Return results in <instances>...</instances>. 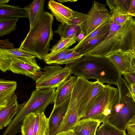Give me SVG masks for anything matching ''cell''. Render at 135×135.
I'll list each match as a JSON object with an SVG mask.
<instances>
[{
    "instance_id": "44dd1931",
    "label": "cell",
    "mask_w": 135,
    "mask_h": 135,
    "mask_svg": "<svg viewBox=\"0 0 135 135\" xmlns=\"http://www.w3.org/2000/svg\"><path fill=\"white\" fill-rule=\"evenodd\" d=\"M21 18H28V15L23 8L7 4H0V19Z\"/></svg>"
},
{
    "instance_id": "603a6c76",
    "label": "cell",
    "mask_w": 135,
    "mask_h": 135,
    "mask_svg": "<svg viewBox=\"0 0 135 135\" xmlns=\"http://www.w3.org/2000/svg\"><path fill=\"white\" fill-rule=\"evenodd\" d=\"M131 0H107L111 13L128 14Z\"/></svg>"
},
{
    "instance_id": "52a82bcc",
    "label": "cell",
    "mask_w": 135,
    "mask_h": 135,
    "mask_svg": "<svg viewBox=\"0 0 135 135\" xmlns=\"http://www.w3.org/2000/svg\"><path fill=\"white\" fill-rule=\"evenodd\" d=\"M118 89L109 84L105 85L94 104L89 111L78 121L91 119L104 123L119 99Z\"/></svg>"
},
{
    "instance_id": "7402d4cb",
    "label": "cell",
    "mask_w": 135,
    "mask_h": 135,
    "mask_svg": "<svg viewBox=\"0 0 135 135\" xmlns=\"http://www.w3.org/2000/svg\"><path fill=\"white\" fill-rule=\"evenodd\" d=\"M81 27L78 25L68 24L59 25L57 29L54 32L59 34L61 38H76L81 31Z\"/></svg>"
},
{
    "instance_id": "d4e9b609",
    "label": "cell",
    "mask_w": 135,
    "mask_h": 135,
    "mask_svg": "<svg viewBox=\"0 0 135 135\" xmlns=\"http://www.w3.org/2000/svg\"><path fill=\"white\" fill-rule=\"evenodd\" d=\"M19 18L0 19V37L9 35L16 29L17 22Z\"/></svg>"
},
{
    "instance_id": "f1b7e54d",
    "label": "cell",
    "mask_w": 135,
    "mask_h": 135,
    "mask_svg": "<svg viewBox=\"0 0 135 135\" xmlns=\"http://www.w3.org/2000/svg\"><path fill=\"white\" fill-rule=\"evenodd\" d=\"M0 51L11 55L15 57L28 58L37 57V56L35 54L29 51L20 49L19 48L6 49H0Z\"/></svg>"
},
{
    "instance_id": "cb8c5ba5",
    "label": "cell",
    "mask_w": 135,
    "mask_h": 135,
    "mask_svg": "<svg viewBox=\"0 0 135 135\" xmlns=\"http://www.w3.org/2000/svg\"><path fill=\"white\" fill-rule=\"evenodd\" d=\"M48 118L44 113L36 114L33 135H44L47 133Z\"/></svg>"
},
{
    "instance_id": "60d3db41",
    "label": "cell",
    "mask_w": 135,
    "mask_h": 135,
    "mask_svg": "<svg viewBox=\"0 0 135 135\" xmlns=\"http://www.w3.org/2000/svg\"><path fill=\"white\" fill-rule=\"evenodd\" d=\"M127 84L135 100V83H133Z\"/></svg>"
},
{
    "instance_id": "8fae6325",
    "label": "cell",
    "mask_w": 135,
    "mask_h": 135,
    "mask_svg": "<svg viewBox=\"0 0 135 135\" xmlns=\"http://www.w3.org/2000/svg\"><path fill=\"white\" fill-rule=\"evenodd\" d=\"M71 97L59 105L54 106L48 118L47 133L49 135H55L57 133L67 110Z\"/></svg>"
},
{
    "instance_id": "c3c4849f",
    "label": "cell",
    "mask_w": 135,
    "mask_h": 135,
    "mask_svg": "<svg viewBox=\"0 0 135 135\" xmlns=\"http://www.w3.org/2000/svg\"><path fill=\"white\" fill-rule=\"evenodd\" d=\"M44 135H49L47 133H46Z\"/></svg>"
},
{
    "instance_id": "4fadbf2b",
    "label": "cell",
    "mask_w": 135,
    "mask_h": 135,
    "mask_svg": "<svg viewBox=\"0 0 135 135\" xmlns=\"http://www.w3.org/2000/svg\"><path fill=\"white\" fill-rule=\"evenodd\" d=\"M48 8L56 20L63 24L68 23L72 19L75 11L54 0L49 1Z\"/></svg>"
},
{
    "instance_id": "b9f144b4",
    "label": "cell",
    "mask_w": 135,
    "mask_h": 135,
    "mask_svg": "<svg viewBox=\"0 0 135 135\" xmlns=\"http://www.w3.org/2000/svg\"><path fill=\"white\" fill-rule=\"evenodd\" d=\"M55 135H75V134L72 129H70L57 133Z\"/></svg>"
},
{
    "instance_id": "ab89813d",
    "label": "cell",
    "mask_w": 135,
    "mask_h": 135,
    "mask_svg": "<svg viewBox=\"0 0 135 135\" xmlns=\"http://www.w3.org/2000/svg\"><path fill=\"white\" fill-rule=\"evenodd\" d=\"M86 33L84 31L81 30L76 38V41L78 42V43L80 42L86 36Z\"/></svg>"
},
{
    "instance_id": "e0dca14e",
    "label": "cell",
    "mask_w": 135,
    "mask_h": 135,
    "mask_svg": "<svg viewBox=\"0 0 135 135\" xmlns=\"http://www.w3.org/2000/svg\"><path fill=\"white\" fill-rule=\"evenodd\" d=\"M45 0H35L23 9L26 12L30 21V29L34 25L45 12L44 7Z\"/></svg>"
},
{
    "instance_id": "bcb514c9",
    "label": "cell",
    "mask_w": 135,
    "mask_h": 135,
    "mask_svg": "<svg viewBox=\"0 0 135 135\" xmlns=\"http://www.w3.org/2000/svg\"><path fill=\"white\" fill-rule=\"evenodd\" d=\"M9 0H0V4H6L9 2Z\"/></svg>"
},
{
    "instance_id": "ac0fdd59",
    "label": "cell",
    "mask_w": 135,
    "mask_h": 135,
    "mask_svg": "<svg viewBox=\"0 0 135 135\" xmlns=\"http://www.w3.org/2000/svg\"><path fill=\"white\" fill-rule=\"evenodd\" d=\"M122 25L117 24L110 31L102 33L83 45L76 47H74L72 49V51L81 55L87 54L103 41L111 31L118 30Z\"/></svg>"
},
{
    "instance_id": "ee69618b",
    "label": "cell",
    "mask_w": 135,
    "mask_h": 135,
    "mask_svg": "<svg viewBox=\"0 0 135 135\" xmlns=\"http://www.w3.org/2000/svg\"><path fill=\"white\" fill-rule=\"evenodd\" d=\"M132 46L133 49L131 54L135 57V34L133 40Z\"/></svg>"
},
{
    "instance_id": "2e32d148",
    "label": "cell",
    "mask_w": 135,
    "mask_h": 135,
    "mask_svg": "<svg viewBox=\"0 0 135 135\" xmlns=\"http://www.w3.org/2000/svg\"><path fill=\"white\" fill-rule=\"evenodd\" d=\"M77 78L76 76H71L57 88L54 106L59 105L71 96Z\"/></svg>"
},
{
    "instance_id": "4dcf8cb0",
    "label": "cell",
    "mask_w": 135,
    "mask_h": 135,
    "mask_svg": "<svg viewBox=\"0 0 135 135\" xmlns=\"http://www.w3.org/2000/svg\"><path fill=\"white\" fill-rule=\"evenodd\" d=\"M87 14L75 11L72 19L69 22L68 24L80 26L82 30L87 20Z\"/></svg>"
},
{
    "instance_id": "7dc6e473",
    "label": "cell",
    "mask_w": 135,
    "mask_h": 135,
    "mask_svg": "<svg viewBox=\"0 0 135 135\" xmlns=\"http://www.w3.org/2000/svg\"><path fill=\"white\" fill-rule=\"evenodd\" d=\"M130 15L133 16H134L135 17V12L132 14H130Z\"/></svg>"
},
{
    "instance_id": "30bf717a",
    "label": "cell",
    "mask_w": 135,
    "mask_h": 135,
    "mask_svg": "<svg viewBox=\"0 0 135 135\" xmlns=\"http://www.w3.org/2000/svg\"><path fill=\"white\" fill-rule=\"evenodd\" d=\"M82 30L88 35L110 17L105 5L94 1Z\"/></svg>"
},
{
    "instance_id": "4316f807",
    "label": "cell",
    "mask_w": 135,
    "mask_h": 135,
    "mask_svg": "<svg viewBox=\"0 0 135 135\" xmlns=\"http://www.w3.org/2000/svg\"><path fill=\"white\" fill-rule=\"evenodd\" d=\"M72 51V49H68L54 52H51L44 58L43 60L47 64L57 65L58 62Z\"/></svg>"
},
{
    "instance_id": "484cf974",
    "label": "cell",
    "mask_w": 135,
    "mask_h": 135,
    "mask_svg": "<svg viewBox=\"0 0 135 135\" xmlns=\"http://www.w3.org/2000/svg\"><path fill=\"white\" fill-rule=\"evenodd\" d=\"M36 114L30 113L25 117L21 128L22 135H33Z\"/></svg>"
},
{
    "instance_id": "1f68e13d",
    "label": "cell",
    "mask_w": 135,
    "mask_h": 135,
    "mask_svg": "<svg viewBox=\"0 0 135 135\" xmlns=\"http://www.w3.org/2000/svg\"><path fill=\"white\" fill-rule=\"evenodd\" d=\"M83 55L74 51H72L67 54L61 60L58 62L57 65H65L71 64L82 57Z\"/></svg>"
},
{
    "instance_id": "836d02e7",
    "label": "cell",
    "mask_w": 135,
    "mask_h": 135,
    "mask_svg": "<svg viewBox=\"0 0 135 135\" xmlns=\"http://www.w3.org/2000/svg\"><path fill=\"white\" fill-rule=\"evenodd\" d=\"M104 124L105 135H127L126 131L118 129L107 122Z\"/></svg>"
},
{
    "instance_id": "7a4b0ae2",
    "label": "cell",
    "mask_w": 135,
    "mask_h": 135,
    "mask_svg": "<svg viewBox=\"0 0 135 135\" xmlns=\"http://www.w3.org/2000/svg\"><path fill=\"white\" fill-rule=\"evenodd\" d=\"M54 16L51 13L45 11L30 29L19 48L35 54L39 59L43 60L48 54L50 43L53 40Z\"/></svg>"
},
{
    "instance_id": "74e56055",
    "label": "cell",
    "mask_w": 135,
    "mask_h": 135,
    "mask_svg": "<svg viewBox=\"0 0 135 135\" xmlns=\"http://www.w3.org/2000/svg\"><path fill=\"white\" fill-rule=\"evenodd\" d=\"M95 135H105L104 126V123L98 127L95 133Z\"/></svg>"
},
{
    "instance_id": "83f0119b",
    "label": "cell",
    "mask_w": 135,
    "mask_h": 135,
    "mask_svg": "<svg viewBox=\"0 0 135 135\" xmlns=\"http://www.w3.org/2000/svg\"><path fill=\"white\" fill-rule=\"evenodd\" d=\"M76 38H61L58 42L50 49L51 52H54L59 50L68 49L76 42Z\"/></svg>"
},
{
    "instance_id": "7bdbcfd3",
    "label": "cell",
    "mask_w": 135,
    "mask_h": 135,
    "mask_svg": "<svg viewBox=\"0 0 135 135\" xmlns=\"http://www.w3.org/2000/svg\"><path fill=\"white\" fill-rule=\"evenodd\" d=\"M131 69L130 70H131L135 72V57L132 55L131 54Z\"/></svg>"
},
{
    "instance_id": "f6af8a7d",
    "label": "cell",
    "mask_w": 135,
    "mask_h": 135,
    "mask_svg": "<svg viewBox=\"0 0 135 135\" xmlns=\"http://www.w3.org/2000/svg\"><path fill=\"white\" fill-rule=\"evenodd\" d=\"M58 1L59 2H61V3H64L65 2H76L77 1V0H58Z\"/></svg>"
},
{
    "instance_id": "6da1fadb",
    "label": "cell",
    "mask_w": 135,
    "mask_h": 135,
    "mask_svg": "<svg viewBox=\"0 0 135 135\" xmlns=\"http://www.w3.org/2000/svg\"><path fill=\"white\" fill-rule=\"evenodd\" d=\"M65 66L72 74L87 80L93 79L104 83L117 85L122 75L107 56L86 54L74 62Z\"/></svg>"
},
{
    "instance_id": "ba28073f",
    "label": "cell",
    "mask_w": 135,
    "mask_h": 135,
    "mask_svg": "<svg viewBox=\"0 0 135 135\" xmlns=\"http://www.w3.org/2000/svg\"><path fill=\"white\" fill-rule=\"evenodd\" d=\"M40 77L36 82V89L43 90L56 88L71 76V70L66 66L58 65L46 66Z\"/></svg>"
},
{
    "instance_id": "ffe728a7",
    "label": "cell",
    "mask_w": 135,
    "mask_h": 135,
    "mask_svg": "<svg viewBox=\"0 0 135 135\" xmlns=\"http://www.w3.org/2000/svg\"><path fill=\"white\" fill-rule=\"evenodd\" d=\"M17 86L15 81L0 79V107L4 106L15 94Z\"/></svg>"
},
{
    "instance_id": "d6986e66",
    "label": "cell",
    "mask_w": 135,
    "mask_h": 135,
    "mask_svg": "<svg viewBox=\"0 0 135 135\" xmlns=\"http://www.w3.org/2000/svg\"><path fill=\"white\" fill-rule=\"evenodd\" d=\"M100 123L91 119L82 120L78 122L72 129L75 135H94Z\"/></svg>"
},
{
    "instance_id": "f546056e",
    "label": "cell",
    "mask_w": 135,
    "mask_h": 135,
    "mask_svg": "<svg viewBox=\"0 0 135 135\" xmlns=\"http://www.w3.org/2000/svg\"><path fill=\"white\" fill-rule=\"evenodd\" d=\"M12 56L0 51V69L3 72L10 70Z\"/></svg>"
},
{
    "instance_id": "5bb4252c",
    "label": "cell",
    "mask_w": 135,
    "mask_h": 135,
    "mask_svg": "<svg viewBox=\"0 0 135 135\" xmlns=\"http://www.w3.org/2000/svg\"><path fill=\"white\" fill-rule=\"evenodd\" d=\"M17 100V96L15 94L4 106L0 107V129L8 126L17 113L19 107Z\"/></svg>"
},
{
    "instance_id": "8d00e7d4",
    "label": "cell",
    "mask_w": 135,
    "mask_h": 135,
    "mask_svg": "<svg viewBox=\"0 0 135 135\" xmlns=\"http://www.w3.org/2000/svg\"><path fill=\"white\" fill-rule=\"evenodd\" d=\"M126 129L128 135H135V118L129 123Z\"/></svg>"
},
{
    "instance_id": "e575fe53",
    "label": "cell",
    "mask_w": 135,
    "mask_h": 135,
    "mask_svg": "<svg viewBox=\"0 0 135 135\" xmlns=\"http://www.w3.org/2000/svg\"><path fill=\"white\" fill-rule=\"evenodd\" d=\"M124 79L127 84L135 83V72L130 70L123 74Z\"/></svg>"
},
{
    "instance_id": "d590c367",
    "label": "cell",
    "mask_w": 135,
    "mask_h": 135,
    "mask_svg": "<svg viewBox=\"0 0 135 135\" xmlns=\"http://www.w3.org/2000/svg\"><path fill=\"white\" fill-rule=\"evenodd\" d=\"M14 48V45L6 39L0 40V49H11Z\"/></svg>"
},
{
    "instance_id": "8992f818",
    "label": "cell",
    "mask_w": 135,
    "mask_h": 135,
    "mask_svg": "<svg viewBox=\"0 0 135 135\" xmlns=\"http://www.w3.org/2000/svg\"><path fill=\"white\" fill-rule=\"evenodd\" d=\"M93 83L78 77L74 85L68 109L58 133L72 129L78 122V112L82 103L90 92Z\"/></svg>"
},
{
    "instance_id": "9a60e30c",
    "label": "cell",
    "mask_w": 135,
    "mask_h": 135,
    "mask_svg": "<svg viewBox=\"0 0 135 135\" xmlns=\"http://www.w3.org/2000/svg\"><path fill=\"white\" fill-rule=\"evenodd\" d=\"M105 85L97 81L94 82L90 92L79 107L78 112V121L90 109Z\"/></svg>"
},
{
    "instance_id": "f35d334b",
    "label": "cell",
    "mask_w": 135,
    "mask_h": 135,
    "mask_svg": "<svg viewBox=\"0 0 135 135\" xmlns=\"http://www.w3.org/2000/svg\"><path fill=\"white\" fill-rule=\"evenodd\" d=\"M135 12V0H131L130 7L128 11L129 14Z\"/></svg>"
},
{
    "instance_id": "277c9868",
    "label": "cell",
    "mask_w": 135,
    "mask_h": 135,
    "mask_svg": "<svg viewBox=\"0 0 135 135\" xmlns=\"http://www.w3.org/2000/svg\"><path fill=\"white\" fill-rule=\"evenodd\" d=\"M135 33V19L129 18L117 31H111L104 40L87 54L106 56L119 50L131 53Z\"/></svg>"
},
{
    "instance_id": "681fc988",
    "label": "cell",
    "mask_w": 135,
    "mask_h": 135,
    "mask_svg": "<svg viewBox=\"0 0 135 135\" xmlns=\"http://www.w3.org/2000/svg\"><path fill=\"white\" fill-rule=\"evenodd\" d=\"M94 135H95V134H94Z\"/></svg>"
},
{
    "instance_id": "7c38bea8",
    "label": "cell",
    "mask_w": 135,
    "mask_h": 135,
    "mask_svg": "<svg viewBox=\"0 0 135 135\" xmlns=\"http://www.w3.org/2000/svg\"><path fill=\"white\" fill-rule=\"evenodd\" d=\"M106 56L122 75L131 70V57L129 52L119 50Z\"/></svg>"
},
{
    "instance_id": "3957f363",
    "label": "cell",
    "mask_w": 135,
    "mask_h": 135,
    "mask_svg": "<svg viewBox=\"0 0 135 135\" xmlns=\"http://www.w3.org/2000/svg\"><path fill=\"white\" fill-rule=\"evenodd\" d=\"M56 88L33 91L29 100L18 105L17 113L6 128L12 135L21 131V127L26 117L31 113H44L47 107L54 103L56 94Z\"/></svg>"
},
{
    "instance_id": "9c48e42d",
    "label": "cell",
    "mask_w": 135,
    "mask_h": 135,
    "mask_svg": "<svg viewBox=\"0 0 135 135\" xmlns=\"http://www.w3.org/2000/svg\"><path fill=\"white\" fill-rule=\"evenodd\" d=\"M12 56L10 70L14 73L28 76L36 81L40 77L42 72L35 58H28Z\"/></svg>"
},
{
    "instance_id": "5b68a950",
    "label": "cell",
    "mask_w": 135,
    "mask_h": 135,
    "mask_svg": "<svg viewBox=\"0 0 135 135\" xmlns=\"http://www.w3.org/2000/svg\"><path fill=\"white\" fill-rule=\"evenodd\" d=\"M117 86L119 100L107 122L118 129L126 131L129 123L135 118V100L124 79L120 78Z\"/></svg>"
},
{
    "instance_id": "d6a6232c",
    "label": "cell",
    "mask_w": 135,
    "mask_h": 135,
    "mask_svg": "<svg viewBox=\"0 0 135 135\" xmlns=\"http://www.w3.org/2000/svg\"><path fill=\"white\" fill-rule=\"evenodd\" d=\"M110 19L115 23L120 25H123L132 16L129 14H110Z\"/></svg>"
}]
</instances>
